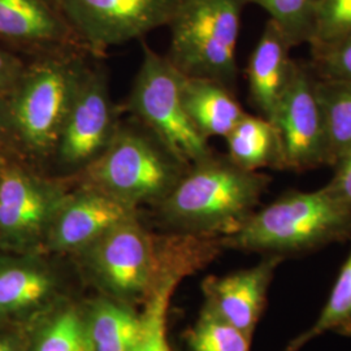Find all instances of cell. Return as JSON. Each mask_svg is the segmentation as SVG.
<instances>
[{
	"label": "cell",
	"instance_id": "obj_1",
	"mask_svg": "<svg viewBox=\"0 0 351 351\" xmlns=\"http://www.w3.org/2000/svg\"><path fill=\"white\" fill-rule=\"evenodd\" d=\"M223 251L221 239L162 232L141 213L69 259L85 290L142 308L165 277L193 276Z\"/></svg>",
	"mask_w": 351,
	"mask_h": 351
},
{
	"label": "cell",
	"instance_id": "obj_2",
	"mask_svg": "<svg viewBox=\"0 0 351 351\" xmlns=\"http://www.w3.org/2000/svg\"><path fill=\"white\" fill-rule=\"evenodd\" d=\"M93 56L62 53L26 60L0 95V152L49 175L64 123Z\"/></svg>",
	"mask_w": 351,
	"mask_h": 351
},
{
	"label": "cell",
	"instance_id": "obj_3",
	"mask_svg": "<svg viewBox=\"0 0 351 351\" xmlns=\"http://www.w3.org/2000/svg\"><path fill=\"white\" fill-rule=\"evenodd\" d=\"M269 184V176L242 169L213 152L190 164L163 201L142 215L162 232L221 239L245 226Z\"/></svg>",
	"mask_w": 351,
	"mask_h": 351
},
{
	"label": "cell",
	"instance_id": "obj_4",
	"mask_svg": "<svg viewBox=\"0 0 351 351\" xmlns=\"http://www.w3.org/2000/svg\"><path fill=\"white\" fill-rule=\"evenodd\" d=\"M351 239V206L324 188L288 191L251 215L234 234L221 237L224 250L277 255L287 259Z\"/></svg>",
	"mask_w": 351,
	"mask_h": 351
},
{
	"label": "cell",
	"instance_id": "obj_5",
	"mask_svg": "<svg viewBox=\"0 0 351 351\" xmlns=\"http://www.w3.org/2000/svg\"><path fill=\"white\" fill-rule=\"evenodd\" d=\"M189 165L149 128L124 117L107 150L73 182L88 184L126 206L145 211L172 191Z\"/></svg>",
	"mask_w": 351,
	"mask_h": 351
},
{
	"label": "cell",
	"instance_id": "obj_6",
	"mask_svg": "<svg viewBox=\"0 0 351 351\" xmlns=\"http://www.w3.org/2000/svg\"><path fill=\"white\" fill-rule=\"evenodd\" d=\"M245 0H176L167 24V59L178 72L236 86L237 42Z\"/></svg>",
	"mask_w": 351,
	"mask_h": 351
},
{
	"label": "cell",
	"instance_id": "obj_7",
	"mask_svg": "<svg viewBox=\"0 0 351 351\" xmlns=\"http://www.w3.org/2000/svg\"><path fill=\"white\" fill-rule=\"evenodd\" d=\"M181 80L182 73L167 56L143 43L142 63L123 108L149 128L182 162L193 164L213 155V150L189 119Z\"/></svg>",
	"mask_w": 351,
	"mask_h": 351
},
{
	"label": "cell",
	"instance_id": "obj_8",
	"mask_svg": "<svg viewBox=\"0 0 351 351\" xmlns=\"http://www.w3.org/2000/svg\"><path fill=\"white\" fill-rule=\"evenodd\" d=\"M113 101L107 68L93 58L66 114L49 175L73 181L107 150L124 114Z\"/></svg>",
	"mask_w": 351,
	"mask_h": 351
},
{
	"label": "cell",
	"instance_id": "obj_9",
	"mask_svg": "<svg viewBox=\"0 0 351 351\" xmlns=\"http://www.w3.org/2000/svg\"><path fill=\"white\" fill-rule=\"evenodd\" d=\"M72 181L3 155L0 163V250L45 252L53 216Z\"/></svg>",
	"mask_w": 351,
	"mask_h": 351
},
{
	"label": "cell",
	"instance_id": "obj_10",
	"mask_svg": "<svg viewBox=\"0 0 351 351\" xmlns=\"http://www.w3.org/2000/svg\"><path fill=\"white\" fill-rule=\"evenodd\" d=\"M85 288L69 258L0 250V329L27 328Z\"/></svg>",
	"mask_w": 351,
	"mask_h": 351
},
{
	"label": "cell",
	"instance_id": "obj_11",
	"mask_svg": "<svg viewBox=\"0 0 351 351\" xmlns=\"http://www.w3.org/2000/svg\"><path fill=\"white\" fill-rule=\"evenodd\" d=\"M95 59L167 26L176 0H55Z\"/></svg>",
	"mask_w": 351,
	"mask_h": 351
},
{
	"label": "cell",
	"instance_id": "obj_12",
	"mask_svg": "<svg viewBox=\"0 0 351 351\" xmlns=\"http://www.w3.org/2000/svg\"><path fill=\"white\" fill-rule=\"evenodd\" d=\"M272 123L278 130L285 169L303 172L329 164L326 120L316 94V75L306 65L293 60Z\"/></svg>",
	"mask_w": 351,
	"mask_h": 351
},
{
	"label": "cell",
	"instance_id": "obj_13",
	"mask_svg": "<svg viewBox=\"0 0 351 351\" xmlns=\"http://www.w3.org/2000/svg\"><path fill=\"white\" fill-rule=\"evenodd\" d=\"M142 211L88 184L73 182L53 216L45 252L72 258Z\"/></svg>",
	"mask_w": 351,
	"mask_h": 351
},
{
	"label": "cell",
	"instance_id": "obj_14",
	"mask_svg": "<svg viewBox=\"0 0 351 351\" xmlns=\"http://www.w3.org/2000/svg\"><path fill=\"white\" fill-rule=\"evenodd\" d=\"M0 46L26 60L73 52L93 56L55 0H0Z\"/></svg>",
	"mask_w": 351,
	"mask_h": 351
},
{
	"label": "cell",
	"instance_id": "obj_15",
	"mask_svg": "<svg viewBox=\"0 0 351 351\" xmlns=\"http://www.w3.org/2000/svg\"><path fill=\"white\" fill-rule=\"evenodd\" d=\"M284 261L282 256L263 255L250 268L226 276L206 277L201 285L203 304L252 339L265 310L275 272Z\"/></svg>",
	"mask_w": 351,
	"mask_h": 351
},
{
	"label": "cell",
	"instance_id": "obj_16",
	"mask_svg": "<svg viewBox=\"0 0 351 351\" xmlns=\"http://www.w3.org/2000/svg\"><path fill=\"white\" fill-rule=\"evenodd\" d=\"M290 49L293 46L284 32L272 20H268L247 64L251 103L269 121L275 117L291 72Z\"/></svg>",
	"mask_w": 351,
	"mask_h": 351
},
{
	"label": "cell",
	"instance_id": "obj_17",
	"mask_svg": "<svg viewBox=\"0 0 351 351\" xmlns=\"http://www.w3.org/2000/svg\"><path fill=\"white\" fill-rule=\"evenodd\" d=\"M84 324L93 351H133L143 333L142 310L90 293L82 300Z\"/></svg>",
	"mask_w": 351,
	"mask_h": 351
},
{
	"label": "cell",
	"instance_id": "obj_18",
	"mask_svg": "<svg viewBox=\"0 0 351 351\" xmlns=\"http://www.w3.org/2000/svg\"><path fill=\"white\" fill-rule=\"evenodd\" d=\"M181 94L190 121L207 141L226 138L246 113L233 90L210 78L182 75Z\"/></svg>",
	"mask_w": 351,
	"mask_h": 351
},
{
	"label": "cell",
	"instance_id": "obj_19",
	"mask_svg": "<svg viewBox=\"0 0 351 351\" xmlns=\"http://www.w3.org/2000/svg\"><path fill=\"white\" fill-rule=\"evenodd\" d=\"M226 156L239 168L259 172L263 168L285 169L276 125L263 116L245 113L226 137Z\"/></svg>",
	"mask_w": 351,
	"mask_h": 351
},
{
	"label": "cell",
	"instance_id": "obj_20",
	"mask_svg": "<svg viewBox=\"0 0 351 351\" xmlns=\"http://www.w3.org/2000/svg\"><path fill=\"white\" fill-rule=\"evenodd\" d=\"M84 295L64 300L29 326L26 351H93L84 324Z\"/></svg>",
	"mask_w": 351,
	"mask_h": 351
},
{
	"label": "cell",
	"instance_id": "obj_21",
	"mask_svg": "<svg viewBox=\"0 0 351 351\" xmlns=\"http://www.w3.org/2000/svg\"><path fill=\"white\" fill-rule=\"evenodd\" d=\"M316 94L326 120L329 164L351 147V84L316 77Z\"/></svg>",
	"mask_w": 351,
	"mask_h": 351
},
{
	"label": "cell",
	"instance_id": "obj_22",
	"mask_svg": "<svg viewBox=\"0 0 351 351\" xmlns=\"http://www.w3.org/2000/svg\"><path fill=\"white\" fill-rule=\"evenodd\" d=\"M188 278L184 274H172L152 293L141 308L143 315V333L133 351H175L168 335V320L176 290Z\"/></svg>",
	"mask_w": 351,
	"mask_h": 351
},
{
	"label": "cell",
	"instance_id": "obj_23",
	"mask_svg": "<svg viewBox=\"0 0 351 351\" xmlns=\"http://www.w3.org/2000/svg\"><path fill=\"white\" fill-rule=\"evenodd\" d=\"M351 322V252L339 271L328 302L313 326L291 339L282 351H301L315 339L339 330Z\"/></svg>",
	"mask_w": 351,
	"mask_h": 351
},
{
	"label": "cell",
	"instance_id": "obj_24",
	"mask_svg": "<svg viewBox=\"0 0 351 351\" xmlns=\"http://www.w3.org/2000/svg\"><path fill=\"white\" fill-rule=\"evenodd\" d=\"M185 341L190 351H250L252 339L203 304Z\"/></svg>",
	"mask_w": 351,
	"mask_h": 351
},
{
	"label": "cell",
	"instance_id": "obj_25",
	"mask_svg": "<svg viewBox=\"0 0 351 351\" xmlns=\"http://www.w3.org/2000/svg\"><path fill=\"white\" fill-rule=\"evenodd\" d=\"M262 7L288 38L293 47L310 43L314 36L316 13L322 0H245Z\"/></svg>",
	"mask_w": 351,
	"mask_h": 351
},
{
	"label": "cell",
	"instance_id": "obj_26",
	"mask_svg": "<svg viewBox=\"0 0 351 351\" xmlns=\"http://www.w3.org/2000/svg\"><path fill=\"white\" fill-rule=\"evenodd\" d=\"M310 46L313 72L317 78L351 84V33Z\"/></svg>",
	"mask_w": 351,
	"mask_h": 351
},
{
	"label": "cell",
	"instance_id": "obj_27",
	"mask_svg": "<svg viewBox=\"0 0 351 351\" xmlns=\"http://www.w3.org/2000/svg\"><path fill=\"white\" fill-rule=\"evenodd\" d=\"M351 33V0H322L310 42H328Z\"/></svg>",
	"mask_w": 351,
	"mask_h": 351
},
{
	"label": "cell",
	"instance_id": "obj_28",
	"mask_svg": "<svg viewBox=\"0 0 351 351\" xmlns=\"http://www.w3.org/2000/svg\"><path fill=\"white\" fill-rule=\"evenodd\" d=\"M335 165L336 173L324 186V190L335 198L351 206V147L339 156Z\"/></svg>",
	"mask_w": 351,
	"mask_h": 351
},
{
	"label": "cell",
	"instance_id": "obj_29",
	"mask_svg": "<svg viewBox=\"0 0 351 351\" xmlns=\"http://www.w3.org/2000/svg\"><path fill=\"white\" fill-rule=\"evenodd\" d=\"M25 65L26 59L23 56L0 46V95L12 86Z\"/></svg>",
	"mask_w": 351,
	"mask_h": 351
},
{
	"label": "cell",
	"instance_id": "obj_30",
	"mask_svg": "<svg viewBox=\"0 0 351 351\" xmlns=\"http://www.w3.org/2000/svg\"><path fill=\"white\" fill-rule=\"evenodd\" d=\"M29 326L27 328H1L0 329V351H26Z\"/></svg>",
	"mask_w": 351,
	"mask_h": 351
},
{
	"label": "cell",
	"instance_id": "obj_31",
	"mask_svg": "<svg viewBox=\"0 0 351 351\" xmlns=\"http://www.w3.org/2000/svg\"><path fill=\"white\" fill-rule=\"evenodd\" d=\"M339 336H343V337H351V322L339 330Z\"/></svg>",
	"mask_w": 351,
	"mask_h": 351
},
{
	"label": "cell",
	"instance_id": "obj_32",
	"mask_svg": "<svg viewBox=\"0 0 351 351\" xmlns=\"http://www.w3.org/2000/svg\"><path fill=\"white\" fill-rule=\"evenodd\" d=\"M1 159H3V154L0 152V163H1Z\"/></svg>",
	"mask_w": 351,
	"mask_h": 351
}]
</instances>
